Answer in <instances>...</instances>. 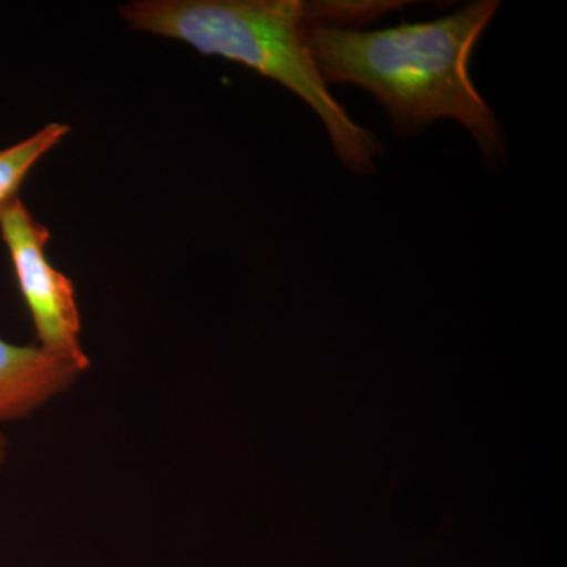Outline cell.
<instances>
[{"label":"cell","mask_w":567,"mask_h":567,"mask_svg":"<svg viewBox=\"0 0 567 567\" xmlns=\"http://www.w3.org/2000/svg\"><path fill=\"white\" fill-rule=\"evenodd\" d=\"M395 7V2L140 0L121 7V14L133 31L185 41L205 55L244 63L279 82L319 114L346 166L364 173L372 169L379 141L357 125L328 91L309 39L317 25L360 24Z\"/></svg>","instance_id":"1"},{"label":"cell","mask_w":567,"mask_h":567,"mask_svg":"<svg viewBox=\"0 0 567 567\" xmlns=\"http://www.w3.org/2000/svg\"><path fill=\"white\" fill-rule=\"evenodd\" d=\"M496 10L495 0H481L442 20L385 31L317 25L309 43L323 81L371 92L399 133H417L427 123L453 118L496 162L505 153L502 130L468 71L470 55Z\"/></svg>","instance_id":"2"},{"label":"cell","mask_w":567,"mask_h":567,"mask_svg":"<svg viewBox=\"0 0 567 567\" xmlns=\"http://www.w3.org/2000/svg\"><path fill=\"white\" fill-rule=\"evenodd\" d=\"M0 237L9 249L14 278L35 327L41 349L87 371L74 284L47 257L50 229L33 218L20 197L0 210Z\"/></svg>","instance_id":"3"},{"label":"cell","mask_w":567,"mask_h":567,"mask_svg":"<svg viewBox=\"0 0 567 567\" xmlns=\"http://www.w3.org/2000/svg\"><path fill=\"white\" fill-rule=\"evenodd\" d=\"M82 372L40 346L0 339V424L22 420L76 383Z\"/></svg>","instance_id":"4"},{"label":"cell","mask_w":567,"mask_h":567,"mask_svg":"<svg viewBox=\"0 0 567 567\" xmlns=\"http://www.w3.org/2000/svg\"><path fill=\"white\" fill-rule=\"evenodd\" d=\"M70 132L63 123H48L28 140L0 151V210L17 199L22 182L33 166Z\"/></svg>","instance_id":"5"},{"label":"cell","mask_w":567,"mask_h":567,"mask_svg":"<svg viewBox=\"0 0 567 567\" xmlns=\"http://www.w3.org/2000/svg\"><path fill=\"white\" fill-rule=\"evenodd\" d=\"M7 457V440L6 436L0 434V465L3 464Z\"/></svg>","instance_id":"6"}]
</instances>
